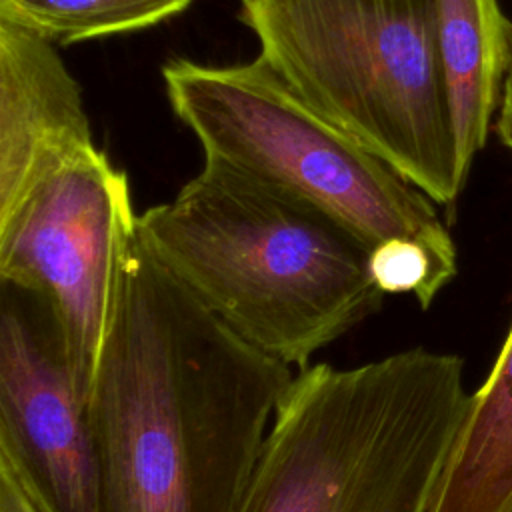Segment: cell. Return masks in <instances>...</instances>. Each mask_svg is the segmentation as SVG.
Here are the masks:
<instances>
[{
  "mask_svg": "<svg viewBox=\"0 0 512 512\" xmlns=\"http://www.w3.org/2000/svg\"><path fill=\"white\" fill-rule=\"evenodd\" d=\"M294 370L128 248L86 402L104 512H238Z\"/></svg>",
  "mask_w": 512,
  "mask_h": 512,
  "instance_id": "1",
  "label": "cell"
},
{
  "mask_svg": "<svg viewBox=\"0 0 512 512\" xmlns=\"http://www.w3.org/2000/svg\"><path fill=\"white\" fill-rule=\"evenodd\" d=\"M138 236L230 330L298 370L386 296L362 240L212 156L172 200L138 214Z\"/></svg>",
  "mask_w": 512,
  "mask_h": 512,
  "instance_id": "2",
  "label": "cell"
},
{
  "mask_svg": "<svg viewBox=\"0 0 512 512\" xmlns=\"http://www.w3.org/2000/svg\"><path fill=\"white\" fill-rule=\"evenodd\" d=\"M468 402L448 352L310 364L278 402L238 512H430Z\"/></svg>",
  "mask_w": 512,
  "mask_h": 512,
  "instance_id": "3",
  "label": "cell"
},
{
  "mask_svg": "<svg viewBox=\"0 0 512 512\" xmlns=\"http://www.w3.org/2000/svg\"><path fill=\"white\" fill-rule=\"evenodd\" d=\"M260 58L436 204L464 188L434 0H240Z\"/></svg>",
  "mask_w": 512,
  "mask_h": 512,
  "instance_id": "4",
  "label": "cell"
},
{
  "mask_svg": "<svg viewBox=\"0 0 512 512\" xmlns=\"http://www.w3.org/2000/svg\"><path fill=\"white\" fill-rule=\"evenodd\" d=\"M162 80L174 116L218 158L332 218L370 250L414 240L456 268L434 202L304 102L260 56L236 64L172 58Z\"/></svg>",
  "mask_w": 512,
  "mask_h": 512,
  "instance_id": "5",
  "label": "cell"
},
{
  "mask_svg": "<svg viewBox=\"0 0 512 512\" xmlns=\"http://www.w3.org/2000/svg\"><path fill=\"white\" fill-rule=\"evenodd\" d=\"M136 232L128 174L98 146L52 172L0 222V282L36 292L48 302L84 402Z\"/></svg>",
  "mask_w": 512,
  "mask_h": 512,
  "instance_id": "6",
  "label": "cell"
},
{
  "mask_svg": "<svg viewBox=\"0 0 512 512\" xmlns=\"http://www.w3.org/2000/svg\"><path fill=\"white\" fill-rule=\"evenodd\" d=\"M2 284L0 456L44 512H104L100 462L48 302Z\"/></svg>",
  "mask_w": 512,
  "mask_h": 512,
  "instance_id": "7",
  "label": "cell"
},
{
  "mask_svg": "<svg viewBox=\"0 0 512 512\" xmlns=\"http://www.w3.org/2000/svg\"><path fill=\"white\" fill-rule=\"evenodd\" d=\"M56 46L0 20V222L52 172L96 146L82 86Z\"/></svg>",
  "mask_w": 512,
  "mask_h": 512,
  "instance_id": "8",
  "label": "cell"
},
{
  "mask_svg": "<svg viewBox=\"0 0 512 512\" xmlns=\"http://www.w3.org/2000/svg\"><path fill=\"white\" fill-rule=\"evenodd\" d=\"M436 40L462 170L484 148L512 54V24L498 0H434Z\"/></svg>",
  "mask_w": 512,
  "mask_h": 512,
  "instance_id": "9",
  "label": "cell"
},
{
  "mask_svg": "<svg viewBox=\"0 0 512 512\" xmlns=\"http://www.w3.org/2000/svg\"><path fill=\"white\" fill-rule=\"evenodd\" d=\"M430 512H512V326L470 394Z\"/></svg>",
  "mask_w": 512,
  "mask_h": 512,
  "instance_id": "10",
  "label": "cell"
},
{
  "mask_svg": "<svg viewBox=\"0 0 512 512\" xmlns=\"http://www.w3.org/2000/svg\"><path fill=\"white\" fill-rule=\"evenodd\" d=\"M192 0H10L0 20L30 28L58 46L130 34L166 22Z\"/></svg>",
  "mask_w": 512,
  "mask_h": 512,
  "instance_id": "11",
  "label": "cell"
},
{
  "mask_svg": "<svg viewBox=\"0 0 512 512\" xmlns=\"http://www.w3.org/2000/svg\"><path fill=\"white\" fill-rule=\"evenodd\" d=\"M0 512H44L4 456H0Z\"/></svg>",
  "mask_w": 512,
  "mask_h": 512,
  "instance_id": "12",
  "label": "cell"
},
{
  "mask_svg": "<svg viewBox=\"0 0 512 512\" xmlns=\"http://www.w3.org/2000/svg\"><path fill=\"white\" fill-rule=\"evenodd\" d=\"M496 130H498L500 142L512 152V54H510V64H508L504 84H502Z\"/></svg>",
  "mask_w": 512,
  "mask_h": 512,
  "instance_id": "13",
  "label": "cell"
}]
</instances>
